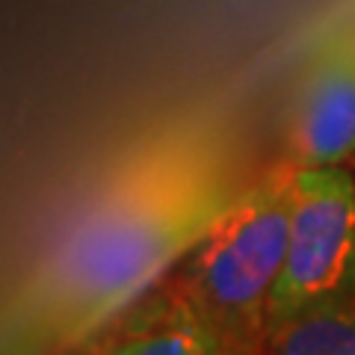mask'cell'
I'll list each match as a JSON object with an SVG mask.
<instances>
[{
    "mask_svg": "<svg viewBox=\"0 0 355 355\" xmlns=\"http://www.w3.org/2000/svg\"><path fill=\"white\" fill-rule=\"evenodd\" d=\"M293 163L249 181L234 205L181 261L178 282L225 340L228 355H263L270 299L291 228Z\"/></svg>",
    "mask_w": 355,
    "mask_h": 355,
    "instance_id": "cell-2",
    "label": "cell"
},
{
    "mask_svg": "<svg viewBox=\"0 0 355 355\" xmlns=\"http://www.w3.org/2000/svg\"><path fill=\"white\" fill-rule=\"evenodd\" d=\"M62 355H98V349H95V343H92V340H89V343H80V347L62 349Z\"/></svg>",
    "mask_w": 355,
    "mask_h": 355,
    "instance_id": "cell-7",
    "label": "cell"
},
{
    "mask_svg": "<svg viewBox=\"0 0 355 355\" xmlns=\"http://www.w3.org/2000/svg\"><path fill=\"white\" fill-rule=\"evenodd\" d=\"M338 305H355V175L343 163L293 166L291 228L270 299V331Z\"/></svg>",
    "mask_w": 355,
    "mask_h": 355,
    "instance_id": "cell-3",
    "label": "cell"
},
{
    "mask_svg": "<svg viewBox=\"0 0 355 355\" xmlns=\"http://www.w3.org/2000/svg\"><path fill=\"white\" fill-rule=\"evenodd\" d=\"M246 190L225 139L178 128L130 151L71 214L15 305L30 352L89 343L151 293Z\"/></svg>",
    "mask_w": 355,
    "mask_h": 355,
    "instance_id": "cell-1",
    "label": "cell"
},
{
    "mask_svg": "<svg viewBox=\"0 0 355 355\" xmlns=\"http://www.w3.org/2000/svg\"><path fill=\"white\" fill-rule=\"evenodd\" d=\"M263 355H355V305L311 311L275 326Z\"/></svg>",
    "mask_w": 355,
    "mask_h": 355,
    "instance_id": "cell-6",
    "label": "cell"
},
{
    "mask_svg": "<svg viewBox=\"0 0 355 355\" xmlns=\"http://www.w3.org/2000/svg\"><path fill=\"white\" fill-rule=\"evenodd\" d=\"M92 343L98 355H228L216 326L178 279L121 311Z\"/></svg>",
    "mask_w": 355,
    "mask_h": 355,
    "instance_id": "cell-5",
    "label": "cell"
},
{
    "mask_svg": "<svg viewBox=\"0 0 355 355\" xmlns=\"http://www.w3.org/2000/svg\"><path fill=\"white\" fill-rule=\"evenodd\" d=\"M355 157V30L323 44L287 110V160L338 166Z\"/></svg>",
    "mask_w": 355,
    "mask_h": 355,
    "instance_id": "cell-4",
    "label": "cell"
}]
</instances>
